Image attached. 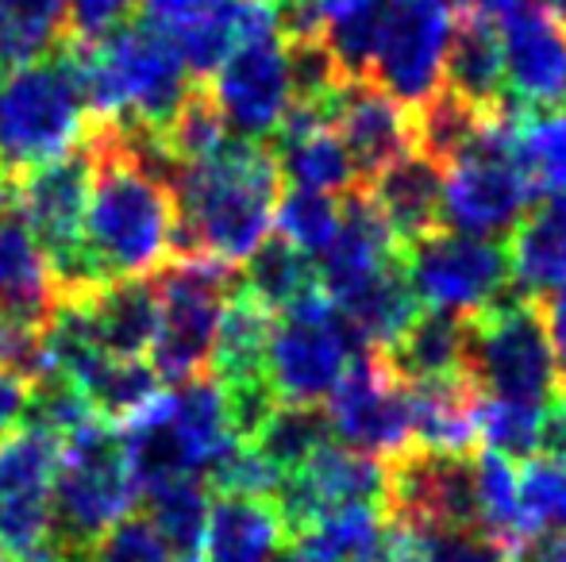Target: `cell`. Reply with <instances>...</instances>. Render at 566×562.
I'll list each match as a JSON object with an SVG mask.
<instances>
[{
  "label": "cell",
  "mask_w": 566,
  "mask_h": 562,
  "mask_svg": "<svg viewBox=\"0 0 566 562\" xmlns=\"http://www.w3.org/2000/svg\"><path fill=\"white\" fill-rule=\"evenodd\" d=\"M93 189L85 209V255L101 282L150 278L170 263L174 193L170 181L143 162L132 131L93 124Z\"/></svg>",
  "instance_id": "obj_1"
},
{
  "label": "cell",
  "mask_w": 566,
  "mask_h": 562,
  "mask_svg": "<svg viewBox=\"0 0 566 562\" xmlns=\"http://www.w3.org/2000/svg\"><path fill=\"white\" fill-rule=\"evenodd\" d=\"M277 162L274 150L262 142L231 139L209 162L181 166L174 178V263H209L231 266L254 255L270 240L277 212Z\"/></svg>",
  "instance_id": "obj_2"
},
{
  "label": "cell",
  "mask_w": 566,
  "mask_h": 562,
  "mask_svg": "<svg viewBox=\"0 0 566 562\" xmlns=\"http://www.w3.org/2000/svg\"><path fill=\"white\" fill-rule=\"evenodd\" d=\"M93 124L82 66L70 43L0 74V170L8 181L82 147Z\"/></svg>",
  "instance_id": "obj_3"
},
{
  "label": "cell",
  "mask_w": 566,
  "mask_h": 562,
  "mask_svg": "<svg viewBox=\"0 0 566 562\" xmlns=\"http://www.w3.org/2000/svg\"><path fill=\"white\" fill-rule=\"evenodd\" d=\"M74 46V43H70ZM97 124H135L163 136L193 89L178 46L155 23H127L93 46H74Z\"/></svg>",
  "instance_id": "obj_4"
},
{
  "label": "cell",
  "mask_w": 566,
  "mask_h": 562,
  "mask_svg": "<svg viewBox=\"0 0 566 562\" xmlns=\"http://www.w3.org/2000/svg\"><path fill=\"white\" fill-rule=\"evenodd\" d=\"M143 501L124 432L105 421L85 424L59 450L51 486V528L46 540L74 559H90L93 548L127 520Z\"/></svg>",
  "instance_id": "obj_5"
},
{
  "label": "cell",
  "mask_w": 566,
  "mask_h": 562,
  "mask_svg": "<svg viewBox=\"0 0 566 562\" xmlns=\"http://www.w3.org/2000/svg\"><path fill=\"white\" fill-rule=\"evenodd\" d=\"M516 116H521L516 108L490 116L474 142L448 166V178H443L448 232L497 243L501 235H513L539 204V193L513 155Z\"/></svg>",
  "instance_id": "obj_6"
},
{
  "label": "cell",
  "mask_w": 566,
  "mask_h": 562,
  "mask_svg": "<svg viewBox=\"0 0 566 562\" xmlns=\"http://www.w3.org/2000/svg\"><path fill=\"white\" fill-rule=\"evenodd\" d=\"M467 378L482 397L552 409L559 397L552 343L536 300L509 289L493 308L470 320Z\"/></svg>",
  "instance_id": "obj_7"
},
{
  "label": "cell",
  "mask_w": 566,
  "mask_h": 562,
  "mask_svg": "<svg viewBox=\"0 0 566 562\" xmlns=\"http://www.w3.org/2000/svg\"><path fill=\"white\" fill-rule=\"evenodd\" d=\"M158 285V331L150 343V370L163 385H186L205 378L212 367L217 328L239 274L231 266L193 258V263H166L155 274Z\"/></svg>",
  "instance_id": "obj_8"
},
{
  "label": "cell",
  "mask_w": 566,
  "mask_h": 562,
  "mask_svg": "<svg viewBox=\"0 0 566 562\" xmlns=\"http://www.w3.org/2000/svg\"><path fill=\"white\" fill-rule=\"evenodd\" d=\"M363 351L374 347H366L347 316L324 293H316L305 305L274 316L266 378L285 405H324Z\"/></svg>",
  "instance_id": "obj_9"
},
{
  "label": "cell",
  "mask_w": 566,
  "mask_h": 562,
  "mask_svg": "<svg viewBox=\"0 0 566 562\" xmlns=\"http://www.w3.org/2000/svg\"><path fill=\"white\" fill-rule=\"evenodd\" d=\"M405 278L424 308L454 316H482L513 289L509 251L490 240H470L459 232H432L401 251Z\"/></svg>",
  "instance_id": "obj_10"
},
{
  "label": "cell",
  "mask_w": 566,
  "mask_h": 562,
  "mask_svg": "<svg viewBox=\"0 0 566 562\" xmlns=\"http://www.w3.org/2000/svg\"><path fill=\"white\" fill-rule=\"evenodd\" d=\"M386 520L401 532L478 536L474 458L428 447L386 458Z\"/></svg>",
  "instance_id": "obj_11"
},
{
  "label": "cell",
  "mask_w": 566,
  "mask_h": 562,
  "mask_svg": "<svg viewBox=\"0 0 566 562\" xmlns=\"http://www.w3.org/2000/svg\"><path fill=\"white\" fill-rule=\"evenodd\" d=\"M205 85H209L212 100L224 116L231 139L262 142V147L274 142L277 128L285 124L293 100H297L290 51H285V39L277 31L247 39Z\"/></svg>",
  "instance_id": "obj_12"
},
{
  "label": "cell",
  "mask_w": 566,
  "mask_h": 562,
  "mask_svg": "<svg viewBox=\"0 0 566 562\" xmlns=\"http://www.w3.org/2000/svg\"><path fill=\"white\" fill-rule=\"evenodd\" d=\"M332 435L350 450L374 458H394L412 447L409 390L389 370L381 351H363L328 397Z\"/></svg>",
  "instance_id": "obj_13"
},
{
  "label": "cell",
  "mask_w": 566,
  "mask_h": 562,
  "mask_svg": "<svg viewBox=\"0 0 566 562\" xmlns=\"http://www.w3.org/2000/svg\"><path fill=\"white\" fill-rule=\"evenodd\" d=\"M451 31V4H394L370 82L381 85L394 100H401L409 113H417L443 89Z\"/></svg>",
  "instance_id": "obj_14"
},
{
  "label": "cell",
  "mask_w": 566,
  "mask_h": 562,
  "mask_svg": "<svg viewBox=\"0 0 566 562\" xmlns=\"http://www.w3.org/2000/svg\"><path fill=\"white\" fill-rule=\"evenodd\" d=\"M285 520V532H301L328 512L350 509V505H378L386 509V463L343 443H324L308 463L282 478L274 497Z\"/></svg>",
  "instance_id": "obj_15"
},
{
  "label": "cell",
  "mask_w": 566,
  "mask_h": 562,
  "mask_svg": "<svg viewBox=\"0 0 566 562\" xmlns=\"http://www.w3.org/2000/svg\"><path fill=\"white\" fill-rule=\"evenodd\" d=\"M505 59V97L516 113L566 108V23L539 4H524L497 23Z\"/></svg>",
  "instance_id": "obj_16"
},
{
  "label": "cell",
  "mask_w": 566,
  "mask_h": 562,
  "mask_svg": "<svg viewBox=\"0 0 566 562\" xmlns=\"http://www.w3.org/2000/svg\"><path fill=\"white\" fill-rule=\"evenodd\" d=\"M59 450L62 443L35 427L0 439V548L12 559L46 540Z\"/></svg>",
  "instance_id": "obj_17"
},
{
  "label": "cell",
  "mask_w": 566,
  "mask_h": 562,
  "mask_svg": "<svg viewBox=\"0 0 566 562\" xmlns=\"http://www.w3.org/2000/svg\"><path fill=\"white\" fill-rule=\"evenodd\" d=\"M328 120L363 181L378 178L386 166L417 150L412 113L374 82H343L328 105Z\"/></svg>",
  "instance_id": "obj_18"
},
{
  "label": "cell",
  "mask_w": 566,
  "mask_h": 562,
  "mask_svg": "<svg viewBox=\"0 0 566 562\" xmlns=\"http://www.w3.org/2000/svg\"><path fill=\"white\" fill-rule=\"evenodd\" d=\"M77 320L82 336L113 359H143L158 331V285L150 278L108 282L82 305H59Z\"/></svg>",
  "instance_id": "obj_19"
},
{
  "label": "cell",
  "mask_w": 566,
  "mask_h": 562,
  "mask_svg": "<svg viewBox=\"0 0 566 562\" xmlns=\"http://www.w3.org/2000/svg\"><path fill=\"white\" fill-rule=\"evenodd\" d=\"M270 31H277V8L270 0H209L166 35L174 39L189 74L197 82H209L231 51Z\"/></svg>",
  "instance_id": "obj_20"
},
{
  "label": "cell",
  "mask_w": 566,
  "mask_h": 562,
  "mask_svg": "<svg viewBox=\"0 0 566 562\" xmlns=\"http://www.w3.org/2000/svg\"><path fill=\"white\" fill-rule=\"evenodd\" d=\"M443 170L440 162H432L420 150H409L405 158H397L394 166L366 181L374 204L386 216L389 232L401 247L424 240V235L440 232L443 224Z\"/></svg>",
  "instance_id": "obj_21"
},
{
  "label": "cell",
  "mask_w": 566,
  "mask_h": 562,
  "mask_svg": "<svg viewBox=\"0 0 566 562\" xmlns=\"http://www.w3.org/2000/svg\"><path fill=\"white\" fill-rule=\"evenodd\" d=\"M443 89L459 97L462 105L478 108L482 116L505 113V59H501V31L493 20L470 15L454 8V31L448 70H443Z\"/></svg>",
  "instance_id": "obj_22"
},
{
  "label": "cell",
  "mask_w": 566,
  "mask_h": 562,
  "mask_svg": "<svg viewBox=\"0 0 566 562\" xmlns=\"http://www.w3.org/2000/svg\"><path fill=\"white\" fill-rule=\"evenodd\" d=\"M290 532L270 497H217L205 528V562H277Z\"/></svg>",
  "instance_id": "obj_23"
},
{
  "label": "cell",
  "mask_w": 566,
  "mask_h": 562,
  "mask_svg": "<svg viewBox=\"0 0 566 562\" xmlns=\"http://www.w3.org/2000/svg\"><path fill=\"white\" fill-rule=\"evenodd\" d=\"M54 312H59V297H54L43 251L20 212L4 204L0 212V316L51 328Z\"/></svg>",
  "instance_id": "obj_24"
},
{
  "label": "cell",
  "mask_w": 566,
  "mask_h": 562,
  "mask_svg": "<svg viewBox=\"0 0 566 562\" xmlns=\"http://www.w3.org/2000/svg\"><path fill=\"white\" fill-rule=\"evenodd\" d=\"M409 413H412V447L443 450V455H470L478 439V405L482 393L467 374L412 382Z\"/></svg>",
  "instance_id": "obj_25"
},
{
  "label": "cell",
  "mask_w": 566,
  "mask_h": 562,
  "mask_svg": "<svg viewBox=\"0 0 566 562\" xmlns=\"http://www.w3.org/2000/svg\"><path fill=\"white\" fill-rule=\"evenodd\" d=\"M467 351H470L467 316L424 308L381 354H386L389 370L405 385H412V382H432V378L467 374Z\"/></svg>",
  "instance_id": "obj_26"
},
{
  "label": "cell",
  "mask_w": 566,
  "mask_h": 562,
  "mask_svg": "<svg viewBox=\"0 0 566 562\" xmlns=\"http://www.w3.org/2000/svg\"><path fill=\"white\" fill-rule=\"evenodd\" d=\"M513 285L528 300L566 285V197H544L509 243Z\"/></svg>",
  "instance_id": "obj_27"
},
{
  "label": "cell",
  "mask_w": 566,
  "mask_h": 562,
  "mask_svg": "<svg viewBox=\"0 0 566 562\" xmlns=\"http://www.w3.org/2000/svg\"><path fill=\"white\" fill-rule=\"evenodd\" d=\"M389 540L386 509L378 505H350L328 512L301 532L290 536L285 555L297 562H378Z\"/></svg>",
  "instance_id": "obj_28"
},
{
  "label": "cell",
  "mask_w": 566,
  "mask_h": 562,
  "mask_svg": "<svg viewBox=\"0 0 566 562\" xmlns=\"http://www.w3.org/2000/svg\"><path fill=\"white\" fill-rule=\"evenodd\" d=\"M389 15L394 0H321L316 35L324 39L347 82H370Z\"/></svg>",
  "instance_id": "obj_29"
},
{
  "label": "cell",
  "mask_w": 566,
  "mask_h": 562,
  "mask_svg": "<svg viewBox=\"0 0 566 562\" xmlns=\"http://www.w3.org/2000/svg\"><path fill=\"white\" fill-rule=\"evenodd\" d=\"M336 308L350 320V328L363 336L366 347L386 351V347L417 320L420 300H417V293H412L409 278H405L401 255H397L394 263L381 266L374 278H366L358 289H350Z\"/></svg>",
  "instance_id": "obj_30"
},
{
  "label": "cell",
  "mask_w": 566,
  "mask_h": 562,
  "mask_svg": "<svg viewBox=\"0 0 566 562\" xmlns=\"http://www.w3.org/2000/svg\"><path fill=\"white\" fill-rule=\"evenodd\" d=\"M270 331H274V312H270L266 305H259V300L239 285L224 305V316H220L209 374L217 378L220 385L262 378L266 374Z\"/></svg>",
  "instance_id": "obj_31"
},
{
  "label": "cell",
  "mask_w": 566,
  "mask_h": 562,
  "mask_svg": "<svg viewBox=\"0 0 566 562\" xmlns=\"http://www.w3.org/2000/svg\"><path fill=\"white\" fill-rule=\"evenodd\" d=\"M239 285H243L259 305H266L274 316H282L321 293V274H316V258H308L305 251L285 243L282 235H270V240L243 263Z\"/></svg>",
  "instance_id": "obj_32"
},
{
  "label": "cell",
  "mask_w": 566,
  "mask_h": 562,
  "mask_svg": "<svg viewBox=\"0 0 566 562\" xmlns=\"http://www.w3.org/2000/svg\"><path fill=\"white\" fill-rule=\"evenodd\" d=\"M212 489L205 486V478H174L163 486L147 489L143 517L155 524V532L170 543L174 559H193L205 548V528H209V501Z\"/></svg>",
  "instance_id": "obj_33"
},
{
  "label": "cell",
  "mask_w": 566,
  "mask_h": 562,
  "mask_svg": "<svg viewBox=\"0 0 566 562\" xmlns=\"http://www.w3.org/2000/svg\"><path fill=\"white\" fill-rule=\"evenodd\" d=\"M70 0H0V74L46 59L66 43Z\"/></svg>",
  "instance_id": "obj_34"
},
{
  "label": "cell",
  "mask_w": 566,
  "mask_h": 562,
  "mask_svg": "<svg viewBox=\"0 0 566 562\" xmlns=\"http://www.w3.org/2000/svg\"><path fill=\"white\" fill-rule=\"evenodd\" d=\"M513 155L521 170L528 173L539 201L566 197V108L516 116Z\"/></svg>",
  "instance_id": "obj_35"
},
{
  "label": "cell",
  "mask_w": 566,
  "mask_h": 562,
  "mask_svg": "<svg viewBox=\"0 0 566 562\" xmlns=\"http://www.w3.org/2000/svg\"><path fill=\"white\" fill-rule=\"evenodd\" d=\"M332 443V424L324 405H277L274 416L262 424V432L251 439V447L277 466L282 474H293L301 463L316 455V450Z\"/></svg>",
  "instance_id": "obj_36"
},
{
  "label": "cell",
  "mask_w": 566,
  "mask_h": 562,
  "mask_svg": "<svg viewBox=\"0 0 566 562\" xmlns=\"http://www.w3.org/2000/svg\"><path fill=\"white\" fill-rule=\"evenodd\" d=\"M231 142V131L220 116L217 100H212L209 85L197 82L193 89L186 93L181 108L174 113V120L163 128V147L166 155L178 166H197L209 162L212 155H220Z\"/></svg>",
  "instance_id": "obj_37"
},
{
  "label": "cell",
  "mask_w": 566,
  "mask_h": 562,
  "mask_svg": "<svg viewBox=\"0 0 566 562\" xmlns=\"http://www.w3.org/2000/svg\"><path fill=\"white\" fill-rule=\"evenodd\" d=\"M521 520L532 536H566V466L555 458H524L516 470Z\"/></svg>",
  "instance_id": "obj_38"
},
{
  "label": "cell",
  "mask_w": 566,
  "mask_h": 562,
  "mask_svg": "<svg viewBox=\"0 0 566 562\" xmlns=\"http://www.w3.org/2000/svg\"><path fill=\"white\" fill-rule=\"evenodd\" d=\"M274 227L285 243L305 251L308 258H321L339 232V197L313 193V189H290L277 197Z\"/></svg>",
  "instance_id": "obj_39"
},
{
  "label": "cell",
  "mask_w": 566,
  "mask_h": 562,
  "mask_svg": "<svg viewBox=\"0 0 566 562\" xmlns=\"http://www.w3.org/2000/svg\"><path fill=\"white\" fill-rule=\"evenodd\" d=\"M93 421H97V413H93L90 397L59 370L39 378L35 385H28V413H23L20 427H35V432H46L59 443H66L70 435L82 432Z\"/></svg>",
  "instance_id": "obj_40"
},
{
  "label": "cell",
  "mask_w": 566,
  "mask_h": 562,
  "mask_svg": "<svg viewBox=\"0 0 566 562\" xmlns=\"http://www.w3.org/2000/svg\"><path fill=\"white\" fill-rule=\"evenodd\" d=\"M544 416H547V409H539V405L482 397V405H478V439H482L485 450H493V455L532 458V450L539 447Z\"/></svg>",
  "instance_id": "obj_41"
},
{
  "label": "cell",
  "mask_w": 566,
  "mask_h": 562,
  "mask_svg": "<svg viewBox=\"0 0 566 562\" xmlns=\"http://www.w3.org/2000/svg\"><path fill=\"white\" fill-rule=\"evenodd\" d=\"M43 324L12 320L0 316V374H12L15 382L35 385L39 378L51 374V347H46Z\"/></svg>",
  "instance_id": "obj_42"
},
{
  "label": "cell",
  "mask_w": 566,
  "mask_h": 562,
  "mask_svg": "<svg viewBox=\"0 0 566 562\" xmlns=\"http://www.w3.org/2000/svg\"><path fill=\"white\" fill-rule=\"evenodd\" d=\"M90 562H178V559H174L170 543L155 532V524L147 517H127L93 548Z\"/></svg>",
  "instance_id": "obj_43"
},
{
  "label": "cell",
  "mask_w": 566,
  "mask_h": 562,
  "mask_svg": "<svg viewBox=\"0 0 566 562\" xmlns=\"http://www.w3.org/2000/svg\"><path fill=\"white\" fill-rule=\"evenodd\" d=\"M143 0H70L66 4V43L93 46L113 31L127 28Z\"/></svg>",
  "instance_id": "obj_44"
},
{
  "label": "cell",
  "mask_w": 566,
  "mask_h": 562,
  "mask_svg": "<svg viewBox=\"0 0 566 562\" xmlns=\"http://www.w3.org/2000/svg\"><path fill=\"white\" fill-rule=\"evenodd\" d=\"M539 316H544L547 328V343H552V359H555V378H559V397L566 393V285L547 297L536 300Z\"/></svg>",
  "instance_id": "obj_45"
},
{
  "label": "cell",
  "mask_w": 566,
  "mask_h": 562,
  "mask_svg": "<svg viewBox=\"0 0 566 562\" xmlns=\"http://www.w3.org/2000/svg\"><path fill=\"white\" fill-rule=\"evenodd\" d=\"M28 413V385L15 382L12 374H0V439L12 435Z\"/></svg>",
  "instance_id": "obj_46"
},
{
  "label": "cell",
  "mask_w": 566,
  "mask_h": 562,
  "mask_svg": "<svg viewBox=\"0 0 566 562\" xmlns=\"http://www.w3.org/2000/svg\"><path fill=\"white\" fill-rule=\"evenodd\" d=\"M539 450H544V458H555V463L566 466V393L555 397V405L547 409L544 432H539Z\"/></svg>",
  "instance_id": "obj_47"
},
{
  "label": "cell",
  "mask_w": 566,
  "mask_h": 562,
  "mask_svg": "<svg viewBox=\"0 0 566 562\" xmlns=\"http://www.w3.org/2000/svg\"><path fill=\"white\" fill-rule=\"evenodd\" d=\"M201 4H209V0H143V8H147V23H155L158 31H174Z\"/></svg>",
  "instance_id": "obj_48"
},
{
  "label": "cell",
  "mask_w": 566,
  "mask_h": 562,
  "mask_svg": "<svg viewBox=\"0 0 566 562\" xmlns=\"http://www.w3.org/2000/svg\"><path fill=\"white\" fill-rule=\"evenodd\" d=\"M509 562H566V536H532L509 555Z\"/></svg>",
  "instance_id": "obj_49"
},
{
  "label": "cell",
  "mask_w": 566,
  "mask_h": 562,
  "mask_svg": "<svg viewBox=\"0 0 566 562\" xmlns=\"http://www.w3.org/2000/svg\"><path fill=\"white\" fill-rule=\"evenodd\" d=\"M12 201V181L4 178V170H0V204H8Z\"/></svg>",
  "instance_id": "obj_50"
},
{
  "label": "cell",
  "mask_w": 566,
  "mask_h": 562,
  "mask_svg": "<svg viewBox=\"0 0 566 562\" xmlns=\"http://www.w3.org/2000/svg\"><path fill=\"white\" fill-rule=\"evenodd\" d=\"M394 4H448V0H394Z\"/></svg>",
  "instance_id": "obj_51"
},
{
  "label": "cell",
  "mask_w": 566,
  "mask_h": 562,
  "mask_svg": "<svg viewBox=\"0 0 566 562\" xmlns=\"http://www.w3.org/2000/svg\"><path fill=\"white\" fill-rule=\"evenodd\" d=\"M0 562H15V559H12V555H8V551H4V548H0Z\"/></svg>",
  "instance_id": "obj_52"
},
{
  "label": "cell",
  "mask_w": 566,
  "mask_h": 562,
  "mask_svg": "<svg viewBox=\"0 0 566 562\" xmlns=\"http://www.w3.org/2000/svg\"><path fill=\"white\" fill-rule=\"evenodd\" d=\"M178 562H205L201 555H193V559H178Z\"/></svg>",
  "instance_id": "obj_53"
},
{
  "label": "cell",
  "mask_w": 566,
  "mask_h": 562,
  "mask_svg": "<svg viewBox=\"0 0 566 562\" xmlns=\"http://www.w3.org/2000/svg\"><path fill=\"white\" fill-rule=\"evenodd\" d=\"M277 562H290V555H282V559H277Z\"/></svg>",
  "instance_id": "obj_54"
},
{
  "label": "cell",
  "mask_w": 566,
  "mask_h": 562,
  "mask_svg": "<svg viewBox=\"0 0 566 562\" xmlns=\"http://www.w3.org/2000/svg\"><path fill=\"white\" fill-rule=\"evenodd\" d=\"M270 4H282V0H270Z\"/></svg>",
  "instance_id": "obj_55"
},
{
  "label": "cell",
  "mask_w": 566,
  "mask_h": 562,
  "mask_svg": "<svg viewBox=\"0 0 566 562\" xmlns=\"http://www.w3.org/2000/svg\"><path fill=\"white\" fill-rule=\"evenodd\" d=\"M0 212H4V204H0Z\"/></svg>",
  "instance_id": "obj_56"
}]
</instances>
